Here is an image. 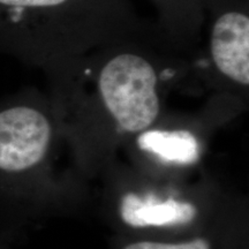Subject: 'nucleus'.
I'll list each match as a JSON object with an SVG mask.
<instances>
[{
	"instance_id": "nucleus-1",
	"label": "nucleus",
	"mask_w": 249,
	"mask_h": 249,
	"mask_svg": "<svg viewBox=\"0 0 249 249\" xmlns=\"http://www.w3.org/2000/svg\"><path fill=\"white\" fill-rule=\"evenodd\" d=\"M43 73L61 134L89 151L150 128L167 92L194 76L192 55L144 40L90 50Z\"/></svg>"
},
{
	"instance_id": "nucleus-5",
	"label": "nucleus",
	"mask_w": 249,
	"mask_h": 249,
	"mask_svg": "<svg viewBox=\"0 0 249 249\" xmlns=\"http://www.w3.org/2000/svg\"><path fill=\"white\" fill-rule=\"evenodd\" d=\"M132 141L143 155L172 166H192L200 160L203 150L200 133L192 126H163L160 120Z\"/></svg>"
},
{
	"instance_id": "nucleus-4",
	"label": "nucleus",
	"mask_w": 249,
	"mask_h": 249,
	"mask_svg": "<svg viewBox=\"0 0 249 249\" xmlns=\"http://www.w3.org/2000/svg\"><path fill=\"white\" fill-rule=\"evenodd\" d=\"M59 135L49 96L29 89L0 103V179H22L42 170Z\"/></svg>"
},
{
	"instance_id": "nucleus-3",
	"label": "nucleus",
	"mask_w": 249,
	"mask_h": 249,
	"mask_svg": "<svg viewBox=\"0 0 249 249\" xmlns=\"http://www.w3.org/2000/svg\"><path fill=\"white\" fill-rule=\"evenodd\" d=\"M203 37L192 57L194 76L220 97L244 98L249 88V0H207Z\"/></svg>"
},
{
	"instance_id": "nucleus-7",
	"label": "nucleus",
	"mask_w": 249,
	"mask_h": 249,
	"mask_svg": "<svg viewBox=\"0 0 249 249\" xmlns=\"http://www.w3.org/2000/svg\"><path fill=\"white\" fill-rule=\"evenodd\" d=\"M197 213V208L192 202L173 197L160 200L154 195L141 197L128 193L120 203L121 219L134 229L182 226L192 223Z\"/></svg>"
},
{
	"instance_id": "nucleus-8",
	"label": "nucleus",
	"mask_w": 249,
	"mask_h": 249,
	"mask_svg": "<svg viewBox=\"0 0 249 249\" xmlns=\"http://www.w3.org/2000/svg\"><path fill=\"white\" fill-rule=\"evenodd\" d=\"M123 249H211V244L205 238H195L180 242L135 241L126 245Z\"/></svg>"
},
{
	"instance_id": "nucleus-6",
	"label": "nucleus",
	"mask_w": 249,
	"mask_h": 249,
	"mask_svg": "<svg viewBox=\"0 0 249 249\" xmlns=\"http://www.w3.org/2000/svg\"><path fill=\"white\" fill-rule=\"evenodd\" d=\"M158 29L180 53L193 55L201 44L207 0H150Z\"/></svg>"
},
{
	"instance_id": "nucleus-2",
	"label": "nucleus",
	"mask_w": 249,
	"mask_h": 249,
	"mask_svg": "<svg viewBox=\"0 0 249 249\" xmlns=\"http://www.w3.org/2000/svg\"><path fill=\"white\" fill-rule=\"evenodd\" d=\"M126 40L171 48L130 0H0V53L42 71Z\"/></svg>"
}]
</instances>
